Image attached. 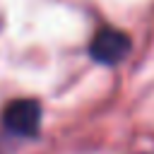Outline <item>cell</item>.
Masks as SVG:
<instances>
[{
    "label": "cell",
    "mask_w": 154,
    "mask_h": 154,
    "mask_svg": "<svg viewBox=\"0 0 154 154\" xmlns=\"http://www.w3.org/2000/svg\"><path fill=\"white\" fill-rule=\"evenodd\" d=\"M2 125L7 132L17 137H31L38 132L41 125V106L34 99H17L5 106L2 113Z\"/></svg>",
    "instance_id": "6da1fadb"
},
{
    "label": "cell",
    "mask_w": 154,
    "mask_h": 154,
    "mask_svg": "<svg viewBox=\"0 0 154 154\" xmlns=\"http://www.w3.org/2000/svg\"><path fill=\"white\" fill-rule=\"evenodd\" d=\"M130 53V38L125 31L113 29V26H103L94 34L91 43H89V55L101 63V65H116L120 63L125 55Z\"/></svg>",
    "instance_id": "7a4b0ae2"
}]
</instances>
